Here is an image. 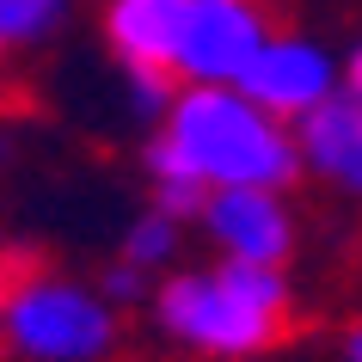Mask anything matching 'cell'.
Here are the masks:
<instances>
[{
    "mask_svg": "<svg viewBox=\"0 0 362 362\" xmlns=\"http://www.w3.org/2000/svg\"><path fill=\"white\" fill-rule=\"evenodd\" d=\"M338 356H344V362H362V320H350V325H344V344H338Z\"/></svg>",
    "mask_w": 362,
    "mask_h": 362,
    "instance_id": "7c38bea8",
    "label": "cell"
},
{
    "mask_svg": "<svg viewBox=\"0 0 362 362\" xmlns=\"http://www.w3.org/2000/svg\"><path fill=\"white\" fill-rule=\"evenodd\" d=\"M153 283H160V276H141V270H135V264H123V258H117V264L105 270V276H98V288H105V295H111V301L123 307V313H129V307H148Z\"/></svg>",
    "mask_w": 362,
    "mask_h": 362,
    "instance_id": "30bf717a",
    "label": "cell"
},
{
    "mask_svg": "<svg viewBox=\"0 0 362 362\" xmlns=\"http://www.w3.org/2000/svg\"><path fill=\"white\" fill-rule=\"evenodd\" d=\"M185 240H191V221H178V215H166V209L148 203V209L123 228L117 258L135 264L141 276H166V270H178V258H185Z\"/></svg>",
    "mask_w": 362,
    "mask_h": 362,
    "instance_id": "9c48e42d",
    "label": "cell"
},
{
    "mask_svg": "<svg viewBox=\"0 0 362 362\" xmlns=\"http://www.w3.org/2000/svg\"><path fill=\"white\" fill-rule=\"evenodd\" d=\"M6 160H13V129L0 123V166H6Z\"/></svg>",
    "mask_w": 362,
    "mask_h": 362,
    "instance_id": "5bb4252c",
    "label": "cell"
},
{
    "mask_svg": "<svg viewBox=\"0 0 362 362\" xmlns=\"http://www.w3.org/2000/svg\"><path fill=\"white\" fill-rule=\"evenodd\" d=\"M344 86V68L338 56L325 49V43L301 37V31H270V43L252 56V68L240 74V93L252 105H264L270 117H283V123H301L313 105Z\"/></svg>",
    "mask_w": 362,
    "mask_h": 362,
    "instance_id": "8992f818",
    "label": "cell"
},
{
    "mask_svg": "<svg viewBox=\"0 0 362 362\" xmlns=\"http://www.w3.org/2000/svg\"><path fill=\"white\" fill-rule=\"evenodd\" d=\"M197 233L209 240L215 258L233 264H264L283 270L301 246V221L288 209V191H264V185H240V191H209Z\"/></svg>",
    "mask_w": 362,
    "mask_h": 362,
    "instance_id": "5b68a950",
    "label": "cell"
},
{
    "mask_svg": "<svg viewBox=\"0 0 362 362\" xmlns=\"http://www.w3.org/2000/svg\"><path fill=\"white\" fill-rule=\"evenodd\" d=\"M295 148H301V172H313L325 191L362 203V93L356 86H338L325 105H313L295 123Z\"/></svg>",
    "mask_w": 362,
    "mask_h": 362,
    "instance_id": "ba28073f",
    "label": "cell"
},
{
    "mask_svg": "<svg viewBox=\"0 0 362 362\" xmlns=\"http://www.w3.org/2000/svg\"><path fill=\"white\" fill-rule=\"evenodd\" d=\"M141 166H148V185L288 191L301 178V148H295V123L252 105L240 86H178L172 111L141 141Z\"/></svg>",
    "mask_w": 362,
    "mask_h": 362,
    "instance_id": "6da1fadb",
    "label": "cell"
},
{
    "mask_svg": "<svg viewBox=\"0 0 362 362\" xmlns=\"http://www.w3.org/2000/svg\"><path fill=\"white\" fill-rule=\"evenodd\" d=\"M6 362H117L123 350V307L68 270H25L6 320H0Z\"/></svg>",
    "mask_w": 362,
    "mask_h": 362,
    "instance_id": "3957f363",
    "label": "cell"
},
{
    "mask_svg": "<svg viewBox=\"0 0 362 362\" xmlns=\"http://www.w3.org/2000/svg\"><path fill=\"white\" fill-rule=\"evenodd\" d=\"M185 13H191V0H105L98 6L105 56L123 74H172L178 37H185Z\"/></svg>",
    "mask_w": 362,
    "mask_h": 362,
    "instance_id": "52a82bcc",
    "label": "cell"
},
{
    "mask_svg": "<svg viewBox=\"0 0 362 362\" xmlns=\"http://www.w3.org/2000/svg\"><path fill=\"white\" fill-rule=\"evenodd\" d=\"M338 68H344V86H356V93H362V37L350 43V56H344Z\"/></svg>",
    "mask_w": 362,
    "mask_h": 362,
    "instance_id": "4fadbf2b",
    "label": "cell"
},
{
    "mask_svg": "<svg viewBox=\"0 0 362 362\" xmlns=\"http://www.w3.org/2000/svg\"><path fill=\"white\" fill-rule=\"evenodd\" d=\"M25 264H19V252H6L0 246V320H6V301H13V288H19Z\"/></svg>",
    "mask_w": 362,
    "mask_h": 362,
    "instance_id": "8fae6325",
    "label": "cell"
},
{
    "mask_svg": "<svg viewBox=\"0 0 362 362\" xmlns=\"http://www.w3.org/2000/svg\"><path fill=\"white\" fill-rule=\"evenodd\" d=\"M148 332L178 356L197 362H252L288 344L295 332V283L264 264H178L148 295Z\"/></svg>",
    "mask_w": 362,
    "mask_h": 362,
    "instance_id": "7a4b0ae2",
    "label": "cell"
},
{
    "mask_svg": "<svg viewBox=\"0 0 362 362\" xmlns=\"http://www.w3.org/2000/svg\"><path fill=\"white\" fill-rule=\"evenodd\" d=\"M264 43H270L264 0H191L172 74H178V86H240V74Z\"/></svg>",
    "mask_w": 362,
    "mask_h": 362,
    "instance_id": "277c9868",
    "label": "cell"
}]
</instances>
